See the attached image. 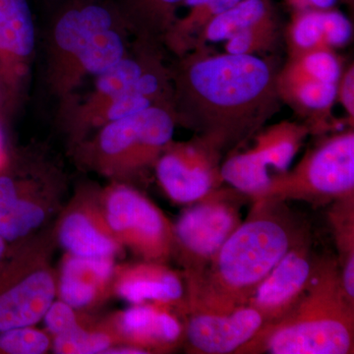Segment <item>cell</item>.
Masks as SVG:
<instances>
[{
    "label": "cell",
    "instance_id": "obj_12",
    "mask_svg": "<svg viewBox=\"0 0 354 354\" xmlns=\"http://www.w3.org/2000/svg\"><path fill=\"white\" fill-rule=\"evenodd\" d=\"M171 305L146 302L102 319L116 346H130L143 353H169L184 342V324Z\"/></svg>",
    "mask_w": 354,
    "mask_h": 354
},
{
    "label": "cell",
    "instance_id": "obj_16",
    "mask_svg": "<svg viewBox=\"0 0 354 354\" xmlns=\"http://www.w3.org/2000/svg\"><path fill=\"white\" fill-rule=\"evenodd\" d=\"M116 260L64 254L57 272V298L78 311L90 313L113 297Z\"/></svg>",
    "mask_w": 354,
    "mask_h": 354
},
{
    "label": "cell",
    "instance_id": "obj_38",
    "mask_svg": "<svg viewBox=\"0 0 354 354\" xmlns=\"http://www.w3.org/2000/svg\"><path fill=\"white\" fill-rule=\"evenodd\" d=\"M295 11L308 10L307 0H286Z\"/></svg>",
    "mask_w": 354,
    "mask_h": 354
},
{
    "label": "cell",
    "instance_id": "obj_5",
    "mask_svg": "<svg viewBox=\"0 0 354 354\" xmlns=\"http://www.w3.org/2000/svg\"><path fill=\"white\" fill-rule=\"evenodd\" d=\"M354 134L335 135L310 151L292 171L272 177L261 199L325 203L353 197ZM259 200V199H258Z\"/></svg>",
    "mask_w": 354,
    "mask_h": 354
},
{
    "label": "cell",
    "instance_id": "obj_37",
    "mask_svg": "<svg viewBox=\"0 0 354 354\" xmlns=\"http://www.w3.org/2000/svg\"><path fill=\"white\" fill-rule=\"evenodd\" d=\"M10 247L11 245H9L8 242L0 234V264L6 260L9 251H10Z\"/></svg>",
    "mask_w": 354,
    "mask_h": 354
},
{
    "label": "cell",
    "instance_id": "obj_4",
    "mask_svg": "<svg viewBox=\"0 0 354 354\" xmlns=\"http://www.w3.org/2000/svg\"><path fill=\"white\" fill-rule=\"evenodd\" d=\"M53 227L11 245L0 264V332L37 325L57 298Z\"/></svg>",
    "mask_w": 354,
    "mask_h": 354
},
{
    "label": "cell",
    "instance_id": "obj_14",
    "mask_svg": "<svg viewBox=\"0 0 354 354\" xmlns=\"http://www.w3.org/2000/svg\"><path fill=\"white\" fill-rule=\"evenodd\" d=\"M184 342L192 353H239L264 320L250 305L230 312L191 311L184 317Z\"/></svg>",
    "mask_w": 354,
    "mask_h": 354
},
{
    "label": "cell",
    "instance_id": "obj_6",
    "mask_svg": "<svg viewBox=\"0 0 354 354\" xmlns=\"http://www.w3.org/2000/svg\"><path fill=\"white\" fill-rule=\"evenodd\" d=\"M176 118L165 106H151L121 120L109 121L100 132L97 156L102 171L124 177L156 164L171 145Z\"/></svg>",
    "mask_w": 354,
    "mask_h": 354
},
{
    "label": "cell",
    "instance_id": "obj_2",
    "mask_svg": "<svg viewBox=\"0 0 354 354\" xmlns=\"http://www.w3.org/2000/svg\"><path fill=\"white\" fill-rule=\"evenodd\" d=\"M279 200L254 207L203 271L185 278L186 313L230 312L248 305L300 232L279 213Z\"/></svg>",
    "mask_w": 354,
    "mask_h": 354
},
{
    "label": "cell",
    "instance_id": "obj_22",
    "mask_svg": "<svg viewBox=\"0 0 354 354\" xmlns=\"http://www.w3.org/2000/svg\"><path fill=\"white\" fill-rule=\"evenodd\" d=\"M220 172L223 183L253 201L264 196L272 179L267 165L251 149L230 156L220 167Z\"/></svg>",
    "mask_w": 354,
    "mask_h": 354
},
{
    "label": "cell",
    "instance_id": "obj_23",
    "mask_svg": "<svg viewBox=\"0 0 354 354\" xmlns=\"http://www.w3.org/2000/svg\"><path fill=\"white\" fill-rule=\"evenodd\" d=\"M241 0H184L178 9L185 8V15L176 18L171 30L180 50L199 48L205 28L218 15Z\"/></svg>",
    "mask_w": 354,
    "mask_h": 354
},
{
    "label": "cell",
    "instance_id": "obj_19",
    "mask_svg": "<svg viewBox=\"0 0 354 354\" xmlns=\"http://www.w3.org/2000/svg\"><path fill=\"white\" fill-rule=\"evenodd\" d=\"M339 84L322 82L310 78L295 59L279 73L281 99H286L297 108L312 113H326L337 97Z\"/></svg>",
    "mask_w": 354,
    "mask_h": 354
},
{
    "label": "cell",
    "instance_id": "obj_13",
    "mask_svg": "<svg viewBox=\"0 0 354 354\" xmlns=\"http://www.w3.org/2000/svg\"><path fill=\"white\" fill-rule=\"evenodd\" d=\"M315 262L308 239L300 232L249 301L262 316L263 327L279 322L295 307L309 285Z\"/></svg>",
    "mask_w": 354,
    "mask_h": 354
},
{
    "label": "cell",
    "instance_id": "obj_3",
    "mask_svg": "<svg viewBox=\"0 0 354 354\" xmlns=\"http://www.w3.org/2000/svg\"><path fill=\"white\" fill-rule=\"evenodd\" d=\"M354 304L344 293L339 264L316 261L308 286L279 322L262 327L239 353H354Z\"/></svg>",
    "mask_w": 354,
    "mask_h": 354
},
{
    "label": "cell",
    "instance_id": "obj_10",
    "mask_svg": "<svg viewBox=\"0 0 354 354\" xmlns=\"http://www.w3.org/2000/svg\"><path fill=\"white\" fill-rule=\"evenodd\" d=\"M53 227L55 242L65 253L78 257L116 258L125 249L109 227L101 191L80 188L58 213Z\"/></svg>",
    "mask_w": 354,
    "mask_h": 354
},
{
    "label": "cell",
    "instance_id": "obj_21",
    "mask_svg": "<svg viewBox=\"0 0 354 354\" xmlns=\"http://www.w3.org/2000/svg\"><path fill=\"white\" fill-rule=\"evenodd\" d=\"M277 15L272 0H241L209 23L203 31L199 48L206 43L227 41L237 32Z\"/></svg>",
    "mask_w": 354,
    "mask_h": 354
},
{
    "label": "cell",
    "instance_id": "obj_11",
    "mask_svg": "<svg viewBox=\"0 0 354 354\" xmlns=\"http://www.w3.org/2000/svg\"><path fill=\"white\" fill-rule=\"evenodd\" d=\"M220 153L200 139L169 145L156 162V174L165 194L178 204H193L220 188Z\"/></svg>",
    "mask_w": 354,
    "mask_h": 354
},
{
    "label": "cell",
    "instance_id": "obj_18",
    "mask_svg": "<svg viewBox=\"0 0 354 354\" xmlns=\"http://www.w3.org/2000/svg\"><path fill=\"white\" fill-rule=\"evenodd\" d=\"M113 14L99 4L74 7L55 26V41L62 50L76 55L100 32L113 29Z\"/></svg>",
    "mask_w": 354,
    "mask_h": 354
},
{
    "label": "cell",
    "instance_id": "obj_24",
    "mask_svg": "<svg viewBox=\"0 0 354 354\" xmlns=\"http://www.w3.org/2000/svg\"><path fill=\"white\" fill-rule=\"evenodd\" d=\"M113 335L101 320L91 318L51 337V351L57 354H106L115 346Z\"/></svg>",
    "mask_w": 354,
    "mask_h": 354
},
{
    "label": "cell",
    "instance_id": "obj_15",
    "mask_svg": "<svg viewBox=\"0 0 354 354\" xmlns=\"http://www.w3.org/2000/svg\"><path fill=\"white\" fill-rule=\"evenodd\" d=\"M113 295L131 304L158 302L186 314V285L181 274L165 263L139 260L114 268Z\"/></svg>",
    "mask_w": 354,
    "mask_h": 354
},
{
    "label": "cell",
    "instance_id": "obj_8",
    "mask_svg": "<svg viewBox=\"0 0 354 354\" xmlns=\"http://www.w3.org/2000/svg\"><path fill=\"white\" fill-rule=\"evenodd\" d=\"M221 190L191 204L174 225V253L184 268V279L203 271L241 223V192Z\"/></svg>",
    "mask_w": 354,
    "mask_h": 354
},
{
    "label": "cell",
    "instance_id": "obj_25",
    "mask_svg": "<svg viewBox=\"0 0 354 354\" xmlns=\"http://www.w3.org/2000/svg\"><path fill=\"white\" fill-rule=\"evenodd\" d=\"M164 88L162 76L147 70L129 90L111 100L106 114L109 121L128 118L151 106H162L158 104V101L162 97Z\"/></svg>",
    "mask_w": 354,
    "mask_h": 354
},
{
    "label": "cell",
    "instance_id": "obj_33",
    "mask_svg": "<svg viewBox=\"0 0 354 354\" xmlns=\"http://www.w3.org/2000/svg\"><path fill=\"white\" fill-rule=\"evenodd\" d=\"M184 0H130L133 10L160 29L171 28Z\"/></svg>",
    "mask_w": 354,
    "mask_h": 354
},
{
    "label": "cell",
    "instance_id": "obj_30",
    "mask_svg": "<svg viewBox=\"0 0 354 354\" xmlns=\"http://www.w3.org/2000/svg\"><path fill=\"white\" fill-rule=\"evenodd\" d=\"M146 71V67L137 60L122 58L99 75L97 90L102 95L113 100L129 90Z\"/></svg>",
    "mask_w": 354,
    "mask_h": 354
},
{
    "label": "cell",
    "instance_id": "obj_29",
    "mask_svg": "<svg viewBox=\"0 0 354 354\" xmlns=\"http://www.w3.org/2000/svg\"><path fill=\"white\" fill-rule=\"evenodd\" d=\"M51 351V337L46 330L12 328L0 332V354H44Z\"/></svg>",
    "mask_w": 354,
    "mask_h": 354
},
{
    "label": "cell",
    "instance_id": "obj_1",
    "mask_svg": "<svg viewBox=\"0 0 354 354\" xmlns=\"http://www.w3.org/2000/svg\"><path fill=\"white\" fill-rule=\"evenodd\" d=\"M279 73L272 60L259 55L198 48L176 79L181 120L218 153L232 150L279 111Z\"/></svg>",
    "mask_w": 354,
    "mask_h": 354
},
{
    "label": "cell",
    "instance_id": "obj_28",
    "mask_svg": "<svg viewBox=\"0 0 354 354\" xmlns=\"http://www.w3.org/2000/svg\"><path fill=\"white\" fill-rule=\"evenodd\" d=\"M291 55H301L324 44L323 10L295 11L290 29Z\"/></svg>",
    "mask_w": 354,
    "mask_h": 354
},
{
    "label": "cell",
    "instance_id": "obj_17",
    "mask_svg": "<svg viewBox=\"0 0 354 354\" xmlns=\"http://www.w3.org/2000/svg\"><path fill=\"white\" fill-rule=\"evenodd\" d=\"M35 25L27 0H0V78L13 82L21 60L35 48Z\"/></svg>",
    "mask_w": 354,
    "mask_h": 354
},
{
    "label": "cell",
    "instance_id": "obj_36",
    "mask_svg": "<svg viewBox=\"0 0 354 354\" xmlns=\"http://www.w3.org/2000/svg\"><path fill=\"white\" fill-rule=\"evenodd\" d=\"M7 157L6 145H4L3 133H2L1 128H0V171L6 167Z\"/></svg>",
    "mask_w": 354,
    "mask_h": 354
},
{
    "label": "cell",
    "instance_id": "obj_31",
    "mask_svg": "<svg viewBox=\"0 0 354 354\" xmlns=\"http://www.w3.org/2000/svg\"><path fill=\"white\" fill-rule=\"evenodd\" d=\"M310 78L322 82L339 84L342 76L341 62L332 48H315L298 55H291Z\"/></svg>",
    "mask_w": 354,
    "mask_h": 354
},
{
    "label": "cell",
    "instance_id": "obj_26",
    "mask_svg": "<svg viewBox=\"0 0 354 354\" xmlns=\"http://www.w3.org/2000/svg\"><path fill=\"white\" fill-rule=\"evenodd\" d=\"M124 55V44L113 29L100 32L76 55L88 73L101 75Z\"/></svg>",
    "mask_w": 354,
    "mask_h": 354
},
{
    "label": "cell",
    "instance_id": "obj_34",
    "mask_svg": "<svg viewBox=\"0 0 354 354\" xmlns=\"http://www.w3.org/2000/svg\"><path fill=\"white\" fill-rule=\"evenodd\" d=\"M324 44L334 48L344 46L353 36V26L344 14L329 9L323 10Z\"/></svg>",
    "mask_w": 354,
    "mask_h": 354
},
{
    "label": "cell",
    "instance_id": "obj_27",
    "mask_svg": "<svg viewBox=\"0 0 354 354\" xmlns=\"http://www.w3.org/2000/svg\"><path fill=\"white\" fill-rule=\"evenodd\" d=\"M278 15L237 32L225 41V53L259 55L274 50L281 36Z\"/></svg>",
    "mask_w": 354,
    "mask_h": 354
},
{
    "label": "cell",
    "instance_id": "obj_7",
    "mask_svg": "<svg viewBox=\"0 0 354 354\" xmlns=\"http://www.w3.org/2000/svg\"><path fill=\"white\" fill-rule=\"evenodd\" d=\"M111 232L139 260L167 264L174 253V223L138 190L114 183L101 191Z\"/></svg>",
    "mask_w": 354,
    "mask_h": 354
},
{
    "label": "cell",
    "instance_id": "obj_39",
    "mask_svg": "<svg viewBox=\"0 0 354 354\" xmlns=\"http://www.w3.org/2000/svg\"><path fill=\"white\" fill-rule=\"evenodd\" d=\"M344 1L348 2V4H353V0H344Z\"/></svg>",
    "mask_w": 354,
    "mask_h": 354
},
{
    "label": "cell",
    "instance_id": "obj_20",
    "mask_svg": "<svg viewBox=\"0 0 354 354\" xmlns=\"http://www.w3.org/2000/svg\"><path fill=\"white\" fill-rule=\"evenodd\" d=\"M310 132L307 125L283 121L257 132L251 150L268 169L272 167L281 174L288 171Z\"/></svg>",
    "mask_w": 354,
    "mask_h": 354
},
{
    "label": "cell",
    "instance_id": "obj_40",
    "mask_svg": "<svg viewBox=\"0 0 354 354\" xmlns=\"http://www.w3.org/2000/svg\"><path fill=\"white\" fill-rule=\"evenodd\" d=\"M0 100H1V97H0Z\"/></svg>",
    "mask_w": 354,
    "mask_h": 354
},
{
    "label": "cell",
    "instance_id": "obj_35",
    "mask_svg": "<svg viewBox=\"0 0 354 354\" xmlns=\"http://www.w3.org/2000/svg\"><path fill=\"white\" fill-rule=\"evenodd\" d=\"M341 85L337 90V95L341 97L342 104L348 111L349 118L353 120L354 116V70L353 66L348 68L344 77L342 76Z\"/></svg>",
    "mask_w": 354,
    "mask_h": 354
},
{
    "label": "cell",
    "instance_id": "obj_9",
    "mask_svg": "<svg viewBox=\"0 0 354 354\" xmlns=\"http://www.w3.org/2000/svg\"><path fill=\"white\" fill-rule=\"evenodd\" d=\"M64 192L55 180L20 177L0 171V234L9 245L41 232L64 206Z\"/></svg>",
    "mask_w": 354,
    "mask_h": 354
},
{
    "label": "cell",
    "instance_id": "obj_32",
    "mask_svg": "<svg viewBox=\"0 0 354 354\" xmlns=\"http://www.w3.org/2000/svg\"><path fill=\"white\" fill-rule=\"evenodd\" d=\"M92 318L90 313L78 311L60 299L51 304L43 317L44 327L50 337L62 334Z\"/></svg>",
    "mask_w": 354,
    "mask_h": 354
}]
</instances>
